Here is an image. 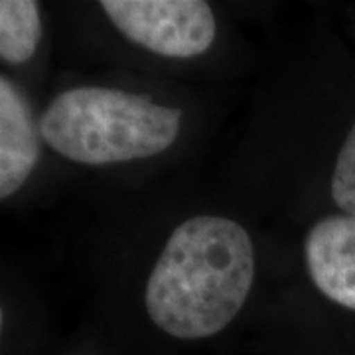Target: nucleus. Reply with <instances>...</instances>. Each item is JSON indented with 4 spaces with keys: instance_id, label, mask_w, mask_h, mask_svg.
Returning a JSON list of instances; mask_svg holds the SVG:
<instances>
[{
    "instance_id": "nucleus-1",
    "label": "nucleus",
    "mask_w": 355,
    "mask_h": 355,
    "mask_svg": "<svg viewBox=\"0 0 355 355\" xmlns=\"http://www.w3.org/2000/svg\"><path fill=\"white\" fill-rule=\"evenodd\" d=\"M254 280V247L233 219L196 216L168 237L144 291L154 324L178 340L211 338L241 312Z\"/></svg>"
},
{
    "instance_id": "nucleus-2",
    "label": "nucleus",
    "mask_w": 355,
    "mask_h": 355,
    "mask_svg": "<svg viewBox=\"0 0 355 355\" xmlns=\"http://www.w3.org/2000/svg\"><path fill=\"white\" fill-rule=\"evenodd\" d=\"M182 111L123 89H67L48 105L40 135L58 154L87 166L164 153L180 135Z\"/></svg>"
},
{
    "instance_id": "nucleus-3",
    "label": "nucleus",
    "mask_w": 355,
    "mask_h": 355,
    "mask_svg": "<svg viewBox=\"0 0 355 355\" xmlns=\"http://www.w3.org/2000/svg\"><path fill=\"white\" fill-rule=\"evenodd\" d=\"M101 8L130 42L164 58H196L216 40V16L202 0H103Z\"/></svg>"
},
{
    "instance_id": "nucleus-4",
    "label": "nucleus",
    "mask_w": 355,
    "mask_h": 355,
    "mask_svg": "<svg viewBox=\"0 0 355 355\" xmlns=\"http://www.w3.org/2000/svg\"><path fill=\"white\" fill-rule=\"evenodd\" d=\"M304 254L318 291L336 304L355 310V217L320 219L306 237Z\"/></svg>"
},
{
    "instance_id": "nucleus-5",
    "label": "nucleus",
    "mask_w": 355,
    "mask_h": 355,
    "mask_svg": "<svg viewBox=\"0 0 355 355\" xmlns=\"http://www.w3.org/2000/svg\"><path fill=\"white\" fill-rule=\"evenodd\" d=\"M40 158V135L30 105L10 79L0 76V200L24 186Z\"/></svg>"
},
{
    "instance_id": "nucleus-6",
    "label": "nucleus",
    "mask_w": 355,
    "mask_h": 355,
    "mask_svg": "<svg viewBox=\"0 0 355 355\" xmlns=\"http://www.w3.org/2000/svg\"><path fill=\"white\" fill-rule=\"evenodd\" d=\"M42 38L40 6L34 0H0V60L26 64Z\"/></svg>"
},
{
    "instance_id": "nucleus-7",
    "label": "nucleus",
    "mask_w": 355,
    "mask_h": 355,
    "mask_svg": "<svg viewBox=\"0 0 355 355\" xmlns=\"http://www.w3.org/2000/svg\"><path fill=\"white\" fill-rule=\"evenodd\" d=\"M331 198L342 211L355 217V125L342 144L334 166Z\"/></svg>"
},
{
    "instance_id": "nucleus-8",
    "label": "nucleus",
    "mask_w": 355,
    "mask_h": 355,
    "mask_svg": "<svg viewBox=\"0 0 355 355\" xmlns=\"http://www.w3.org/2000/svg\"><path fill=\"white\" fill-rule=\"evenodd\" d=\"M2 320H4V314H2V308H0V334H2Z\"/></svg>"
}]
</instances>
